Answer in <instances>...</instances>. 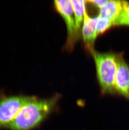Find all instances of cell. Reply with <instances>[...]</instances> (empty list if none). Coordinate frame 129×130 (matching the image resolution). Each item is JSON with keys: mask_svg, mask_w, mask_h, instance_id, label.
Listing matches in <instances>:
<instances>
[{"mask_svg": "<svg viewBox=\"0 0 129 130\" xmlns=\"http://www.w3.org/2000/svg\"><path fill=\"white\" fill-rule=\"evenodd\" d=\"M55 99L38 100L30 97L10 124V130H30L36 126L51 112Z\"/></svg>", "mask_w": 129, "mask_h": 130, "instance_id": "obj_1", "label": "cell"}, {"mask_svg": "<svg viewBox=\"0 0 129 130\" xmlns=\"http://www.w3.org/2000/svg\"><path fill=\"white\" fill-rule=\"evenodd\" d=\"M93 51V50H92ZM98 79L103 91L112 93L115 90V81L117 65V55L93 51Z\"/></svg>", "mask_w": 129, "mask_h": 130, "instance_id": "obj_2", "label": "cell"}, {"mask_svg": "<svg viewBox=\"0 0 129 130\" xmlns=\"http://www.w3.org/2000/svg\"><path fill=\"white\" fill-rule=\"evenodd\" d=\"M30 98L26 96L0 95V130L8 129L17 113Z\"/></svg>", "mask_w": 129, "mask_h": 130, "instance_id": "obj_3", "label": "cell"}, {"mask_svg": "<svg viewBox=\"0 0 129 130\" xmlns=\"http://www.w3.org/2000/svg\"><path fill=\"white\" fill-rule=\"evenodd\" d=\"M115 88L120 94L129 99V67L121 54L117 55Z\"/></svg>", "mask_w": 129, "mask_h": 130, "instance_id": "obj_4", "label": "cell"}, {"mask_svg": "<svg viewBox=\"0 0 129 130\" xmlns=\"http://www.w3.org/2000/svg\"><path fill=\"white\" fill-rule=\"evenodd\" d=\"M54 5L66 22L68 41L71 43L76 36V32L74 14L71 1L56 0L54 1Z\"/></svg>", "mask_w": 129, "mask_h": 130, "instance_id": "obj_5", "label": "cell"}, {"mask_svg": "<svg viewBox=\"0 0 129 130\" xmlns=\"http://www.w3.org/2000/svg\"><path fill=\"white\" fill-rule=\"evenodd\" d=\"M127 1L112 0L108 1L100 9L99 15L106 17L114 24L120 16L124 9Z\"/></svg>", "mask_w": 129, "mask_h": 130, "instance_id": "obj_6", "label": "cell"}, {"mask_svg": "<svg viewBox=\"0 0 129 130\" xmlns=\"http://www.w3.org/2000/svg\"><path fill=\"white\" fill-rule=\"evenodd\" d=\"M99 16L91 18L87 14L86 8L84 11V20L82 27V36L84 42L88 47L91 48L97 36L96 34V25Z\"/></svg>", "mask_w": 129, "mask_h": 130, "instance_id": "obj_7", "label": "cell"}, {"mask_svg": "<svg viewBox=\"0 0 129 130\" xmlns=\"http://www.w3.org/2000/svg\"><path fill=\"white\" fill-rule=\"evenodd\" d=\"M71 2L74 14L76 35H78L79 29H80L84 20L85 1L79 0H71Z\"/></svg>", "mask_w": 129, "mask_h": 130, "instance_id": "obj_8", "label": "cell"}, {"mask_svg": "<svg viewBox=\"0 0 129 130\" xmlns=\"http://www.w3.org/2000/svg\"><path fill=\"white\" fill-rule=\"evenodd\" d=\"M112 25H113V23L108 19L106 17H101L99 15V18L96 25L97 36L102 34Z\"/></svg>", "mask_w": 129, "mask_h": 130, "instance_id": "obj_9", "label": "cell"}, {"mask_svg": "<svg viewBox=\"0 0 129 130\" xmlns=\"http://www.w3.org/2000/svg\"><path fill=\"white\" fill-rule=\"evenodd\" d=\"M114 25L129 26V3L126 2L122 14L115 22Z\"/></svg>", "mask_w": 129, "mask_h": 130, "instance_id": "obj_10", "label": "cell"}, {"mask_svg": "<svg viewBox=\"0 0 129 130\" xmlns=\"http://www.w3.org/2000/svg\"><path fill=\"white\" fill-rule=\"evenodd\" d=\"M107 1H108L107 0H93L87 1L92 4H93L95 5V6H97L100 9L106 4Z\"/></svg>", "mask_w": 129, "mask_h": 130, "instance_id": "obj_11", "label": "cell"}]
</instances>
